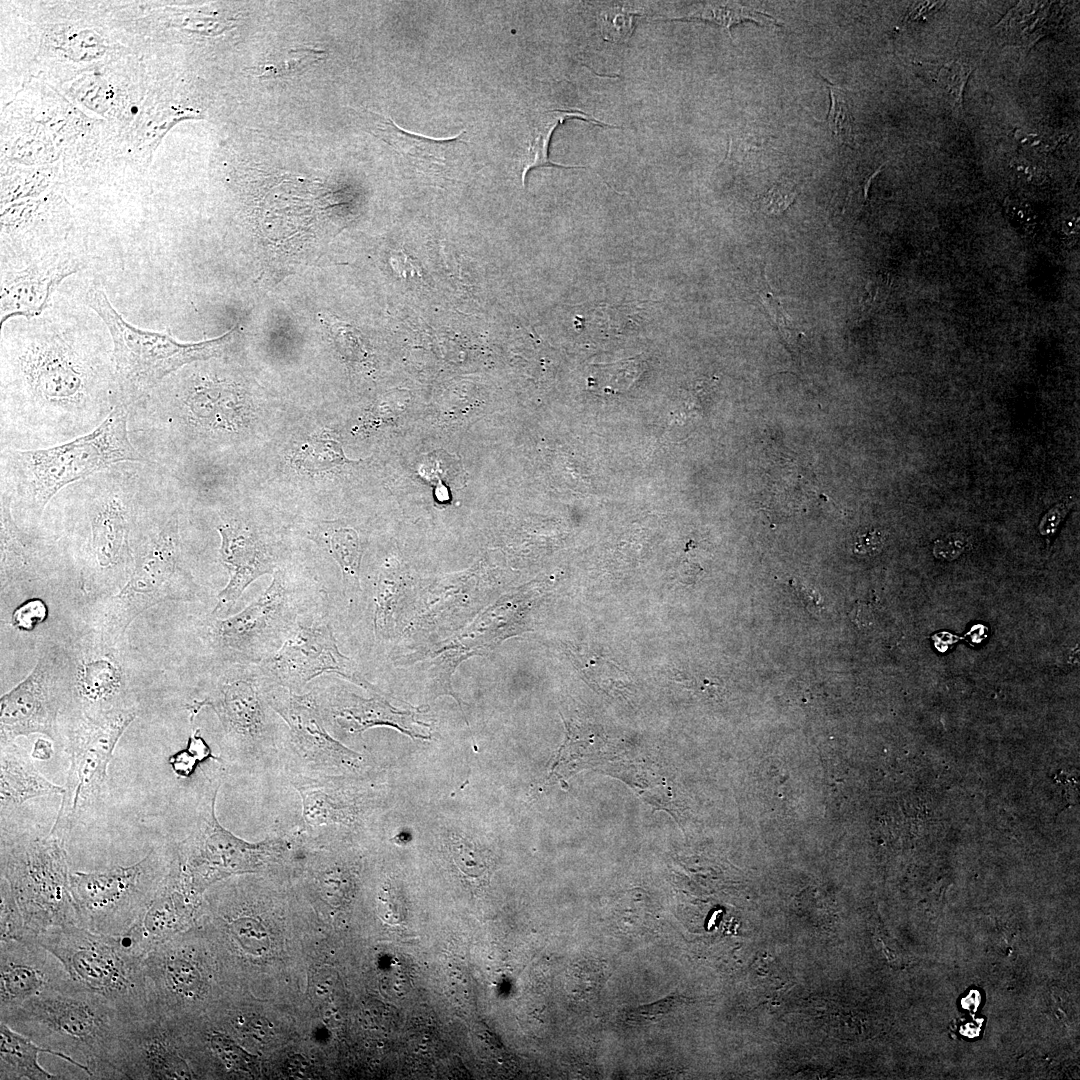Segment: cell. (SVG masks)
Here are the masks:
<instances>
[{"label":"cell","mask_w":1080,"mask_h":1080,"mask_svg":"<svg viewBox=\"0 0 1080 1080\" xmlns=\"http://www.w3.org/2000/svg\"><path fill=\"white\" fill-rule=\"evenodd\" d=\"M675 19L713 22L723 27L730 38H732L731 27L741 22L752 21L760 25H779V22L767 13L736 2H707L689 15Z\"/></svg>","instance_id":"obj_32"},{"label":"cell","mask_w":1080,"mask_h":1080,"mask_svg":"<svg viewBox=\"0 0 1080 1080\" xmlns=\"http://www.w3.org/2000/svg\"><path fill=\"white\" fill-rule=\"evenodd\" d=\"M450 853L457 869L469 879H481L489 873V853L469 839L452 834Z\"/></svg>","instance_id":"obj_33"},{"label":"cell","mask_w":1080,"mask_h":1080,"mask_svg":"<svg viewBox=\"0 0 1080 1080\" xmlns=\"http://www.w3.org/2000/svg\"><path fill=\"white\" fill-rule=\"evenodd\" d=\"M78 268V263L68 257L51 256L5 273L1 281V325L11 317L40 314L54 289Z\"/></svg>","instance_id":"obj_24"},{"label":"cell","mask_w":1080,"mask_h":1080,"mask_svg":"<svg viewBox=\"0 0 1080 1080\" xmlns=\"http://www.w3.org/2000/svg\"><path fill=\"white\" fill-rule=\"evenodd\" d=\"M64 786L47 780L35 767L32 757L15 741L1 743V815L24 802L49 795H63Z\"/></svg>","instance_id":"obj_26"},{"label":"cell","mask_w":1080,"mask_h":1080,"mask_svg":"<svg viewBox=\"0 0 1080 1080\" xmlns=\"http://www.w3.org/2000/svg\"><path fill=\"white\" fill-rule=\"evenodd\" d=\"M1005 211L1012 224L1024 233L1034 231L1037 215L1029 203L1017 199H1007Z\"/></svg>","instance_id":"obj_46"},{"label":"cell","mask_w":1080,"mask_h":1080,"mask_svg":"<svg viewBox=\"0 0 1080 1080\" xmlns=\"http://www.w3.org/2000/svg\"><path fill=\"white\" fill-rule=\"evenodd\" d=\"M358 123L368 133L388 144L415 170L429 175H444L468 157L469 142L465 130L450 138H430L399 127L391 118L367 109H351Z\"/></svg>","instance_id":"obj_20"},{"label":"cell","mask_w":1080,"mask_h":1080,"mask_svg":"<svg viewBox=\"0 0 1080 1080\" xmlns=\"http://www.w3.org/2000/svg\"><path fill=\"white\" fill-rule=\"evenodd\" d=\"M572 118H578V119L584 120V121H586L588 123L598 125V126H605V127L608 126V127H613V128L618 127V126H615V125H611V124H607L605 122H602V121H600L598 119L593 118L592 116H590L588 114H585V113H583L581 111H577V110L576 111L554 110V111H548V112H545V113L541 114L539 116V118L535 122L534 129H533V137H532V140H531V143H530V146H529V152H528V155H527V160L524 163V167H523V170H522V183H523L524 187H526V177H527L529 171L531 169H533V168H538V167H561V168H566V169H570V168H573V169L574 168H582L583 169V168H586L584 166H567V165L558 164V163L553 162L549 158V154H548L549 145H550L551 137L553 135L554 130L556 129V127L559 124L563 123L567 119H572Z\"/></svg>","instance_id":"obj_31"},{"label":"cell","mask_w":1080,"mask_h":1080,"mask_svg":"<svg viewBox=\"0 0 1080 1080\" xmlns=\"http://www.w3.org/2000/svg\"><path fill=\"white\" fill-rule=\"evenodd\" d=\"M187 937H172L149 951L144 969L156 1009L176 1021L212 995L213 971L206 951Z\"/></svg>","instance_id":"obj_17"},{"label":"cell","mask_w":1080,"mask_h":1080,"mask_svg":"<svg viewBox=\"0 0 1080 1080\" xmlns=\"http://www.w3.org/2000/svg\"><path fill=\"white\" fill-rule=\"evenodd\" d=\"M135 718L136 711L124 705L83 713L67 739L70 765L50 834L63 837L86 808L100 798L116 745Z\"/></svg>","instance_id":"obj_12"},{"label":"cell","mask_w":1080,"mask_h":1080,"mask_svg":"<svg viewBox=\"0 0 1080 1080\" xmlns=\"http://www.w3.org/2000/svg\"><path fill=\"white\" fill-rule=\"evenodd\" d=\"M123 687L120 667L105 657L88 658L76 669L74 696L85 714L122 706Z\"/></svg>","instance_id":"obj_28"},{"label":"cell","mask_w":1080,"mask_h":1080,"mask_svg":"<svg viewBox=\"0 0 1080 1080\" xmlns=\"http://www.w3.org/2000/svg\"><path fill=\"white\" fill-rule=\"evenodd\" d=\"M298 617L293 586L278 569L271 584L249 606L234 616L215 620L214 636L232 655L256 664L280 648Z\"/></svg>","instance_id":"obj_16"},{"label":"cell","mask_w":1080,"mask_h":1080,"mask_svg":"<svg viewBox=\"0 0 1080 1080\" xmlns=\"http://www.w3.org/2000/svg\"><path fill=\"white\" fill-rule=\"evenodd\" d=\"M37 939L63 963L75 982L107 999L127 1019L156 1009L145 974V955L123 935L69 925L47 929Z\"/></svg>","instance_id":"obj_6"},{"label":"cell","mask_w":1080,"mask_h":1080,"mask_svg":"<svg viewBox=\"0 0 1080 1080\" xmlns=\"http://www.w3.org/2000/svg\"><path fill=\"white\" fill-rule=\"evenodd\" d=\"M203 1036L211 1056L226 1070L242 1069L250 1061L251 1057L225 1033L211 1029Z\"/></svg>","instance_id":"obj_39"},{"label":"cell","mask_w":1080,"mask_h":1080,"mask_svg":"<svg viewBox=\"0 0 1080 1080\" xmlns=\"http://www.w3.org/2000/svg\"><path fill=\"white\" fill-rule=\"evenodd\" d=\"M0 1016L72 978L37 938L0 941Z\"/></svg>","instance_id":"obj_19"},{"label":"cell","mask_w":1080,"mask_h":1080,"mask_svg":"<svg viewBox=\"0 0 1080 1080\" xmlns=\"http://www.w3.org/2000/svg\"><path fill=\"white\" fill-rule=\"evenodd\" d=\"M218 789L219 783L201 805L194 829L175 850L179 877L197 896L229 875L256 872L288 851L282 839L249 843L225 829L215 812Z\"/></svg>","instance_id":"obj_11"},{"label":"cell","mask_w":1080,"mask_h":1080,"mask_svg":"<svg viewBox=\"0 0 1080 1080\" xmlns=\"http://www.w3.org/2000/svg\"><path fill=\"white\" fill-rule=\"evenodd\" d=\"M315 698L323 717L329 716L338 727L350 733L386 725L414 736L412 714L395 709L379 696L363 699L343 690H326L321 698Z\"/></svg>","instance_id":"obj_25"},{"label":"cell","mask_w":1080,"mask_h":1080,"mask_svg":"<svg viewBox=\"0 0 1080 1080\" xmlns=\"http://www.w3.org/2000/svg\"><path fill=\"white\" fill-rule=\"evenodd\" d=\"M227 930L243 950L256 956H262L269 951L271 942L268 931L256 919L240 917L229 924Z\"/></svg>","instance_id":"obj_37"},{"label":"cell","mask_w":1080,"mask_h":1080,"mask_svg":"<svg viewBox=\"0 0 1080 1080\" xmlns=\"http://www.w3.org/2000/svg\"><path fill=\"white\" fill-rule=\"evenodd\" d=\"M176 1020L155 1009L128 1019L121 1033L113 1071L125 1079H191L196 1073L180 1045Z\"/></svg>","instance_id":"obj_18"},{"label":"cell","mask_w":1080,"mask_h":1080,"mask_svg":"<svg viewBox=\"0 0 1080 1080\" xmlns=\"http://www.w3.org/2000/svg\"><path fill=\"white\" fill-rule=\"evenodd\" d=\"M798 195L796 185L790 181L782 180L774 184L765 194L760 196L755 204L763 214L776 217L784 213L795 201Z\"/></svg>","instance_id":"obj_41"},{"label":"cell","mask_w":1080,"mask_h":1080,"mask_svg":"<svg viewBox=\"0 0 1080 1080\" xmlns=\"http://www.w3.org/2000/svg\"><path fill=\"white\" fill-rule=\"evenodd\" d=\"M789 585L810 612L819 613L823 609L822 599L817 591L796 580H791Z\"/></svg>","instance_id":"obj_52"},{"label":"cell","mask_w":1080,"mask_h":1080,"mask_svg":"<svg viewBox=\"0 0 1080 1080\" xmlns=\"http://www.w3.org/2000/svg\"><path fill=\"white\" fill-rule=\"evenodd\" d=\"M639 11L624 6H611L599 14V26L602 37L610 42L624 43L632 35L635 16Z\"/></svg>","instance_id":"obj_38"},{"label":"cell","mask_w":1080,"mask_h":1080,"mask_svg":"<svg viewBox=\"0 0 1080 1080\" xmlns=\"http://www.w3.org/2000/svg\"><path fill=\"white\" fill-rule=\"evenodd\" d=\"M972 71V66L959 60L948 62L937 71L936 82L957 109L963 108L964 90Z\"/></svg>","instance_id":"obj_40"},{"label":"cell","mask_w":1080,"mask_h":1080,"mask_svg":"<svg viewBox=\"0 0 1080 1080\" xmlns=\"http://www.w3.org/2000/svg\"><path fill=\"white\" fill-rule=\"evenodd\" d=\"M62 1055L44 1048L22 1033L0 1022V1079L51 1080L61 1079L38 1063V1054Z\"/></svg>","instance_id":"obj_29"},{"label":"cell","mask_w":1080,"mask_h":1080,"mask_svg":"<svg viewBox=\"0 0 1080 1080\" xmlns=\"http://www.w3.org/2000/svg\"><path fill=\"white\" fill-rule=\"evenodd\" d=\"M318 883L322 895L333 901L343 900L351 890V879L347 873L339 868L332 867L321 872Z\"/></svg>","instance_id":"obj_45"},{"label":"cell","mask_w":1080,"mask_h":1080,"mask_svg":"<svg viewBox=\"0 0 1080 1080\" xmlns=\"http://www.w3.org/2000/svg\"><path fill=\"white\" fill-rule=\"evenodd\" d=\"M267 700L288 727L280 759L289 774H345L362 757L333 738L325 727L315 695L292 692L267 682Z\"/></svg>","instance_id":"obj_13"},{"label":"cell","mask_w":1080,"mask_h":1080,"mask_svg":"<svg viewBox=\"0 0 1080 1080\" xmlns=\"http://www.w3.org/2000/svg\"><path fill=\"white\" fill-rule=\"evenodd\" d=\"M1 877L9 884L27 932L79 925L63 837L1 835Z\"/></svg>","instance_id":"obj_7"},{"label":"cell","mask_w":1080,"mask_h":1080,"mask_svg":"<svg viewBox=\"0 0 1080 1080\" xmlns=\"http://www.w3.org/2000/svg\"><path fill=\"white\" fill-rule=\"evenodd\" d=\"M60 652H45L32 672L0 700V743L19 736H58L57 719L74 695L75 675Z\"/></svg>","instance_id":"obj_14"},{"label":"cell","mask_w":1080,"mask_h":1080,"mask_svg":"<svg viewBox=\"0 0 1080 1080\" xmlns=\"http://www.w3.org/2000/svg\"><path fill=\"white\" fill-rule=\"evenodd\" d=\"M968 545L967 537L962 533H951L937 540L933 547L935 557L952 561L959 557Z\"/></svg>","instance_id":"obj_49"},{"label":"cell","mask_w":1080,"mask_h":1080,"mask_svg":"<svg viewBox=\"0 0 1080 1080\" xmlns=\"http://www.w3.org/2000/svg\"><path fill=\"white\" fill-rule=\"evenodd\" d=\"M1 583L29 579L48 556L44 540L21 528L15 521L7 497L0 494Z\"/></svg>","instance_id":"obj_27"},{"label":"cell","mask_w":1080,"mask_h":1080,"mask_svg":"<svg viewBox=\"0 0 1080 1080\" xmlns=\"http://www.w3.org/2000/svg\"><path fill=\"white\" fill-rule=\"evenodd\" d=\"M85 300L110 332L115 377L122 405L126 407L146 396L182 366L220 355L234 329L217 338L181 343L167 333L139 329L128 323L99 287L90 288Z\"/></svg>","instance_id":"obj_8"},{"label":"cell","mask_w":1080,"mask_h":1080,"mask_svg":"<svg viewBox=\"0 0 1080 1080\" xmlns=\"http://www.w3.org/2000/svg\"><path fill=\"white\" fill-rule=\"evenodd\" d=\"M310 537L326 549L337 562L345 585L351 590L358 589L362 555L358 533L349 527H342L333 522H323Z\"/></svg>","instance_id":"obj_30"},{"label":"cell","mask_w":1080,"mask_h":1080,"mask_svg":"<svg viewBox=\"0 0 1080 1080\" xmlns=\"http://www.w3.org/2000/svg\"><path fill=\"white\" fill-rule=\"evenodd\" d=\"M1074 498L1067 497L1050 508L1039 523V532L1046 538H1051L1056 533L1059 525L1064 520L1072 506Z\"/></svg>","instance_id":"obj_48"},{"label":"cell","mask_w":1080,"mask_h":1080,"mask_svg":"<svg viewBox=\"0 0 1080 1080\" xmlns=\"http://www.w3.org/2000/svg\"><path fill=\"white\" fill-rule=\"evenodd\" d=\"M246 664V663H245ZM238 663L213 684L204 699L190 705V721L204 706L217 715L232 757L252 763L281 757L284 737L276 729L269 711L267 679L256 667Z\"/></svg>","instance_id":"obj_10"},{"label":"cell","mask_w":1080,"mask_h":1080,"mask_svg":"<svg viewBox=\"0 0 1080 1080\" xmlns=\"http://www.w3.org/2000/svg\"><path fill=\"white\" fill-rule=\"evenodd\" d=\"M173 771L180 777L188 778L198 765V759L187 748L182 749L170 756L168 760Z\"/></svg>","instance_id":"obj_51"},{"label":"cell","mask_w":1080,"mask_h":1080,"mask_svg":"<svg viewBox=\"0 0 1080 1080\" xmlns=\"http://www.w3.org/2000/svg\"><path fill=\"white\" fill-rule=\"evenodd\" d=\"M153 464L122 462L74 482L50 506L74 520L83 534L84 567L101 576H125L134 548Z\"/></svg>","instance_id":"obj_2"},{"label":"cell","mask_w":1080,"mask_h":1080,"mask_svg":"<svg viewBox=\"0 0 1080 1080\" xmlns=\"http://www.w3.org/2000/svg\"><path fill=\"white\" fill-rule=\"evenodd\" d=\"M31 757L38 761L49 760L53 755L52 742L45 738H38L31 750Z\"/></svg>","instance_id":"obj_54"},{"label":"cell","mask_w":1080,"mask_h":1080,"mask_svg":"<svg viewBox=\"0 0 1080 1080\" xmlns=\"http://www.w3.org/2000/svg\"><path fill=\"white\" fill-rule=\"evenodd\" d=\"M884 534L877 529H869L856 536L853 551L858 555H874L884 545Z\"/></svg>","instance_id":"obj_50"},{"label":"cell","mask_w":1080,"mask_h":1080,"mask_svg":"<svg viewBox=\"0 0 1080 1080\" xmlns=\"http://www.w3.org/2000/svg\"><path fill=\"white\" fill-rule=\"evenodd\" d=\"M120 405L113 359L58 335L30 339L2 358L0 450L72 441Z\"/></svg>","instance_id":"obj_1"},{"label":"cell","mask_w":1080,"mask_h":1080,"mask_svg":"<svg viewBox=\"0 0 1080 1080\" xmlns=\"http://www.w3.org/2000/svg\"><path fill=\"white\" fill-rule=\"evenodd\" d=\"M221 537L220 562L229 580L218 594L212 615H226L247 587L264 574H273L276 561L265 542L253 528L231 521L217 527Z\"/></svg>","instance_id":"obj_21"},{"label":"cell","mask_w":1080,"mask_h":1080,"mask_svg":"<svg viewBox=\"0 0 1080 1080\" xmlns=\"http://www.w3.org/2000/svg\"><path fill=\"white\" fill-rule=\"evenodd\" d=\"M167 487V474L159 472L143 508L132 573L103 611L101 632L109 644L122 637L147 608L167 600H187L194 593L183 561L178 512L167 506Z\"/></svg>","instance_id":"obj_5"},{"label":"cell","mask_w":1080,"mask_h":1080,"mask_svg":"<svg viewBox=\"0 0 1080 1080\" xmlns=\"http://www.w3.org/2000/svg\"><path fill=\"white\" fill-rule=\"evenodd\" d=\"M378 910L381 917L391 923L402 922L407 914L406 902L397 887L388 884L378 894Z\"/></svg>","instance_id":"obj_43"},{"label":"cell","mask_w":1080,"mask_h":1080,"mask_svg":"<svg viewBox=\"0 0 1080 1080\" xmlns=\"http://www.w3.org/2000/svg\"><path fill=\"white\" fill-rule=\"evenodd\" d=\"M122 462H147L130 440L125 405L72 441L35 450H0V494L9 500L14 519L36 526L63 488Z\"/></svg>","instance_id":"obj_3"},{"label":"cell","mask_w":1080,"mask_h":1080,"mask_svg":"<svg viewBox=\"0 0 1080 1080\" xmlns=\"http://www.w3.org/2000/svg\"><path fill=\"white\" fill-rule=\"evenodd\" d=\"M186 748L198 759L199 763L209 758L216 759V757L212 753L211 748L200 735L199 729L192 731L189 736Z\"/></svg>","instance_id":"obj_53"},{"label":"cell","mask_w":1080,"mask_h":1080,"mask_svg":"<svg viewBox=\"0 0 1080 1080\" xmlns=\"http://www.w3.org/2000/svg\"><path fill=\"white\" fill-rule=\"evenodd\" d=\"M0 940L36 938L26 928L22 913L7 881L0 879Z\"/></svg>","instance_id":"obj_36"},{"label":"cell","mask_w":1080,"mask_h":1080,"mask_svg":"<svg viewBox=\"0 0 1080 1080\" xmlns=\"http://www.w3.org/2000/svg\"><path fill=\"white\" fill-rule=\"evenodd\" d=\"M940 2H924L913 6L912 10L907 16V21H916L919 17L933 11V8H939Z\"/></svg>","instance_id":"obj_55"},{"label":"cell","mask_w":1080,"mask_h":1080,"mask_svg":"<svg viewBox=\"0 0 1080 1080\" xmlns=\"http://www.w3.org/2000/svg\"><path fill=\"white\" fill-rule=\"evenodd\" d=\"M347 461L339 442L322 437L311 440L300 449L297 464L305 470L318 472Z\"/></svg>","instance_id":"obj_34"},{"label":"cell","mask_w":1080,"mask_h":1080,"mask_svg":"<svg viewBox=\"0 0 1080 1080\" xmlns=\"http://www.w3.org/2000/svg\"><path fill=\"white\" fill-rule=\"evenodd\" d=\"M347 778L345 774H289L308 826L348 827L358 821L365 809V795Z\"/></svg>","instance_id":"obj_22"},{"label":"cell","mask_w":1080,"mask_h":1080,"mask_svg":"<svg viewBox=\"0 0 1080 1080\" xmlns=\"http://www.w3.org/2000/svg\"><path fill=\"white\" fill-rule=\"evenodd\" d=\"M1009 170L1014 179L1027 185H1041L1046 178L1042 167L1023 157L1012 159L1009 163Z\"/></svg>","instance_id":"obj_47"},{"label":"cell","mask_w":1080,"mask_h":1080,"mask_svg":"<svg viewBox=\"0 0 1080 1080\" xmlns=\"http://www.w3.org/2000/svg\"><path fill=\"white\" fill-rule=\"evenodd\" d=\"M267 680L292 692L301 693L313 679L335 673L365 689L376 691L357 671L351 659L338 648L324 616L301 620L279 649L256 663Z\"/></svg>","instance_id":"obj_15"},{"label":"cell","mask_w":1080,"mask_h":1080,"mask_svg":"<svg viewBox=\"0 0 1080 1080\" xmlns=\"http://www.w3.org/2000/svg\"><path fill=\"white\" fill-rule=\"evenodd\" d=\"M683 1001L684 999L682 996L675 994L669 995L654 1003L625 1010L623 1019L630 1025H646L663 1018L678 1007Z\"/></svg>","instance_id":"obj_42"},{"label":"cell","mask_w":1080,"mask_h":1080,"mask_svg":"<svg viewBox=\"0 0 1080 1080\" xmlns=\"http://www.w3.org/2000/svg\"><path fill=\"white\" fill-rule=\"evenodd\" d=\"M1061 228H1062V231L1066 235H1072V234L1077 233L1078 229H1079L1078 215L1072 214V215L1067 216L1063 220Z\"/></svg>","instance_id":"obj_56"},{"label":"cell","mask_w":1080,"mask_h":1080,"mask_svg":"<svg viewBox=\"0 0 1080 1080\" xmlns=\"http://www.w3.org/2000/svg\"><path fill=\"white\" fill-rule=\"evenodd\" d=\"M197 897L182 883L174 859L150 906L123 936L134 949L146 956L156 946L174 937L189 922Z\"/></svg>","instance_id":"obj_23"},{"label":"cell","mask_w":1080,"mask_h":1080,"mask_svg":"<svg viewBox=\"0 0 1080 1080\" xmlns=\"http://www.w3.org/2000/svg\"><path fill=\"white\" fill-rule=\"evenodd\" d=\"M48 615L46 603L33 598L19 605L12 613V624L21 631H31L44 622Z\"/></svg>","instance_id":"obj_44"},{"label":"cell","mask_w":1080,"mask_h":1080,"mask_svg":"<svg viewBox=\"0 0 1080 1080\" xmlns=\"http://www.w3.org/2000/svg\"><path fill=\"white\" fill-rule=\"evenodd\" d=\"M830 94L827 123L833 137L841 144L852 145L854 141L853 117L845 92L823 77Z\"/></svg>","instance_id":"obj_35"},{"label":"cell","mask_w":1080,"mask_h":1080,"mask_svg":"<svg viewBox=\"0 0 1080 1080\" xmlns=\"http://www.w3.org/2000/svg\"><path fill=\"white\" fill-rule=\"evenodd\" d=\"M174 859L175 850L159 847L128 866L70 873L79 925L106 935L128 932L150 906Z\"/></svg>","instance_id":"obj_9"},{"label":"cell","mask_w":1080,"mask_h":1080,"mask_svg":"<svg viewBox=\"0 0 1080 1080\" xmlns=\"http://www.w3.org/2000/svg\"><path fill=\"white\" fill-rule=\"evenodd\" d=\"M0 1020L96 1078H107L128 1020L101 995L73 979L31 998Z\"/></svg>","instance_id":"obj_4"}]
</instances>
